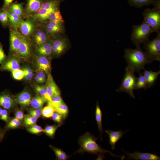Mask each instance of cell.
Returning a JSON list of instances; mask_svg holds the SVG:
<instances>
[{"mask_svg":"<svg viewBox=\"0 0 160 160\" xmlns=\"http://www.w3.org/2000/svg\"><path fill=\"white\" fill-rule=\"evenodd\" d=\"M35 28L34 22L29 19L25 20L22 19L18 28L22 35L27 37L33 34Z\"/></svg>","mask_w":160,"mask_h":160,"instance_id":"10","label":"cell"},{"mask_svg":"<svg viewBox=\"0 0 160 160\" xmlns=\"http://www.w3.org/2000/svg\"><path fill=\"white\" fill-rule=\"evenodd\" d=\"M47 100L40 95H37L31 99L30 105L34 109L41 108Z\"/></svg>","mask_w":160,"mask_h":160,"instance_id":"28","label":"cell"},{"mask_svg":"<svg viewBox=\"0 0 160 160\" xmlns=\"http://www.w3.org/2000/svg\"><path fill=\"white\" fill-rule=\"evenodd\" d=\"M131 6L140 8L144 6L154 5L156 0H127Z\"/></svg>","mask_w":160,"mask_h":160,"instance_id":"25","label":"cell"},{"mask_svg":"<svg viewBox=\"0 0 160 160\" xmlns=\"http://www.w3.org/2000/svg\"><path fill=\"white\" fill-rule=\"evenodd\" d=\"M67 47V41L63 38H57L52 41V53L56 56L63 53Z\"/></svg>","mask_w":160,"mask_h":160,"instance_id":"8","label":"cell"},{"mask_svg":"<svg viewBox=\"0 0 160 160\" xmlns=\"http://www.w3.org/2000/svg\"><path fill=\"white\" fill-rule=\"evenodd\" d=\"M34 79H35V81H36V82L38 83H43L42 81L40 79V78L37 75H36L35 76L34 78Z\"/></svg>","mask_w":160,"mask_h":160,"instance_id":"53","label":"cell"},{"mask_svg":"<svg viewBox=\"0 0 160 160\" xmlns=\"http://www.w3.org/2000/svg\"><path fill=\"white\" fill-rule=\"evenodd\" d=\"M21 124L20 121L15 118L11 119L7 122L6 128L7 129L16 128L20 126Z\"/></svg>","mask_w":160,"mask_h":160,"instance_id":"38","label":"cell"},{"mask_svg":"<svg viewBox=\"0 0 160 160\" xmlns=\"http://www.w3.org/2000/svg\"><path fill=\"white\" fill-rule=\"evenodd\" d=\"M37 75L39 77L43 83L46 81V76L44 72L42 71H38Z\"/></svg>","mask_w":160,"mask_h":160,"instance_id":"48","label":"cell"},{"mask_svg":"<svg viewBox=\"0 0 160 160\" xmlns=\"http://www.w3.org/2000/svg\"><path fill=\"white\" fill-rule=\"evenodd\" d=\"M15 105V100L9 93L6 91L0 92V107L9 110Z\"/></svg>","mask_w":160,"mask_h":160,"instance_id":"13","label":"cell"},{"mask_svg":"<svg viewBox=\"0 0 160 160\" xmlns=\"http://www.w3.org/2000/svg\"><path fill=\"white\" fill-rule=\"evenodd\" d=\"M44 0H27L25 8L26 12L29 14L35 13L40 8Z\"/></svg>","mask_w":160,"mask_h":160,"instance_id":"20","label":"cell"},{"mask_svg":"<svg viewBox=\"0 0 160 160\" xmlns=\"http://www.w3.org/2000/svg\"><path fill=\"white\" fill-rule=\"evenodd\" d=\"M6 131L0 128V142L2 140L5 134Z\"/></svg>","mask_w":160,"mask_h":160,"instance_id":"51","label":"cell"},{"mask_svg":"<svg viewBox=\"0 0 160 160\" xmlns=\"http://www.w3.org/2000/svg\"><path fill=\"white\" fill-rule=\"evenodd\" d=\"M24 78L27 81H30L32 79L33 74V73H29L26 72H24Z\"/></svg>","mask_w":160,"mask_h":160,"instance_id":"49","label":"cell"},{"mask_svg":"<svg viewBox=\"0 0 160 160\" xmlns=\"http://www.w3.org/2000/svg\"><path fill=\"white\" fill-rule=\"evenodd\" d=\"M6 8H7L9 21L12 27L15 29L17 30L18 28L21 21V18L11 12L8 9Z\"/></svg>","mask_w":160,"mask_h":160,"instance_id":"24","label":"cell"},{"mask_svg":"<svg viewBox=\"0 0 160 160\" xmlns=\"http://www.w3.org/2000/svg\"><path fill=\"white\" fill-rule=\"evenodd\" d=\"M34 88L35 91L40 95L45 98L48 102L51 101L52 99L47 94L45 86H40L36 84Z\"/></svg>","mask_w":160,"mask_h":160,"instance_id":"30","label":"cell"},{"mask_svg":"<svg viewBox=\"0 0 160 160\" xmlns=\"http://www.w3.org/2000/svg\"><path fill=\"white\" fill-rule=\"evenodd\" d=\"M61 0H44L40 8L47 9H59Z\"/></svg>","mask_w":160,"mask_h":160,"instance_id":"27","label":"cell"},{"mask_svg":"<svg viewBox=\"0 0 160 160\" xmlns=\"http://www.w3.org/2000/svg\"><path fill=\"white\" fill-rule=\"evenodd\" d=\"M7 59L3 48V46L0 43V64H2Z\"/></svg>","mask_w":160,"mask_h":160,"instance_id":"46","label":"cell"},{"mask_svg":"<svg viewBox=\"0 0 160 160\" xmlns=\"http://www.w3.org/2000/svg\"><path fill=\"white\" fill-rule=\"evenodd\" d=\"M61 125V124H60L57 125L47 126L44 129V132L49 136L52 137L54 135L57 129Z\"/></svg>","mask_w":160,"mask_h":160,"instance_id":"36","label":"cell"},{"mask_svg":"<svg viewBox=\"0 0 160 160\" xmlns=\"http://www.w3.org/2000/svg\"><path fill=\"white\" fill-rule=\"evenodd\" d=\"M14 0H4V8H7L11 4Z\"/></svg>","mask_w":160,"mask_h":160,"instance_id":"50","label":"cell"},{"mask_svg":"<svg viewBox=\"0 0 160 160\" xmlns=\"http://www.w3.org/2000/svg\"><path fill=\"white\" fill-rule=\"evenodd\" d=\"M41 108H36L30 110L29 111V114L30 116L38 119L41 115Z\"/></svg>","mask_w":160,"mask_h":160,"instance_id":"43","label":"cell"},{"mask_svg":"<svg viewBox=\"0 0 160 160\" xmlns=\"http://www.w3.org/2000/svg\"><path fill=\"white\" fill-rule=\"evenodd\" d=\"M57 158L59 160H65L67 159L68 156L66 154L61 150L51 146Z\"/></svg>","mask_w":160,"mask_h":160,"instance_id":"39","label":"cell"},{"mask_svg":"<svg viewBox=\"0 0 160 160\" xmlns=\"http://www.w3.org/2000/svg\"><path fill=\"white\" fill-rule=\"evenodd\" d=\"M125 71L121 84L116 91L118 92L127 93L130 97L135 98L133 91L137 77L135 74V71L129 66L126 68Z\"/></svg>","mask_w":160,"mask_h":160,"instance_id":"4","label":"cell"},{"mask_svg":"<svg viewBox=\"0 0 160 160\" xmlns=\"http://www.w3.org/2000/svg\"><path fill=\"white\" fill-rule=\"evenodd\" d=\"M16 53L19 57L24 59H27L31 56V44L26 38L23 36L20 45Z\"/></svg>","mask_w":160,"mask_h":160,"instance_id":"7","label":"cell"},{"mask_svg":"<svg viewBox=\"0 0 160 160\" xmlns=\"http://www.w3.org/2000/svg\"><path fill=\"white\" fill-rule=\"evenodd\" d=\"M8 119L9 113L8 110L4 108L2 109L0 116V119L7 122Z\"/></svg>","mask_w":160,"mask_h":160,"instance_id":"44","label":"cell"},{"mask_svg":"<svg viewBox=\"0 0 160 160\" xmlns=\"http://www.w3.org/2000/svg\"><path fill=\"white\" fill-rule=\"evenodd\" d=\"M48 102V105L52 106L55 111L59 105L64 103L60 94L55 95L52 98L51 101Z\"/></svg>","mask_w":160,"mask_h":160,"instance_id":"32","label":"cell"},{"mask_svg":"<svg viewBox=\"0 0 160 160\" xmlns=\"http://www.w3.org/2000/svg\"><path fill=\"white\" fill-rule=\"evenodd\" d=\"M57 9H47L40 8L37 12L34 13L33 18L37 20L42 21L48 19L50 14L53 11Z\"/></svg>","mask_w":160,"mask_h":160,"instance_id":"23","label":"cell"},{"mask_svg":"<svg viewBox=\"0 0 160 160\" xmlns=\"http://www.w3.org/2000/svg\"><path fill=\"white\" fill-rule=\"evenodd\" d=\"M48 19L50 21L63 22V20L59 9L51 12L49 15Z\"/></svg>","mask_w":160,"mask_h":160,"instance_id":"33","label":"cell"},{"mask_svg":"<svg viewBox=\"0 0 160 160\" xmlns=\"http://www.w3.org/2000/svg\"><path fill=\"white\" fill-rule=\"evenodd\" d=\"M55 112V111L54 108L51 106L48 105L41 110V114L44 117L48 118L52 117Z\"/></svg>","mask_w":160,"mask_h":160,"instance_id":"35","label":"cell"},{"mask_svg":"<svg viewBox=\"0 0 160 160\" xmlns=\"http://www.w3.org/2000/svg\"><path fill=\"white\" fill-rule=\"evenodd\" d=\"M55 112L61 115L63 118H65L68 114V108L67 105L63 103L57 107Z\"/></svg>","mask_w":160,"mask_h":160,"instance_id":"37","label":"cell"},{"mask_svg":"<svg viewBox=\"0 0 160 160\" xmlns=\"http://www.w3.org/2000/svg\"><path fill=\"white\" fill-rule=\"evenodd\" d=\"M105 131L109 137V143L111 146V149L114 150L116 143L122 137L124 133L126 132L127 131H122L121 130L118 131H113L109 130H105Z\"/></svg>","mask_w":160,"mask_h":160,"instance_id":"17","label":"cell"},{"mask_svg":"<svg viewBox=\"0 0 160 160\" xmlns=\"http://www.w3.org/2000/svg\"><path fill=\"white\" fill-rule=\"evenodd\" d=\"M12 73L13 78L16 80H20L24 78V73L23 70L19 69L14 70Z\"/></svg>","mask_w":160,"mask_h":160,"instance_id":"41","label":"cell"},{"mask_svg":"<svg viewBox=\"0 0 160 160\" xmlns=\"http://www.w3.org/2000/svg\"><path fill=\"white\" fill-rule=\"evenodd\" d=\"M52 117V120L55 122L59 124L62 123L63 117L57 112H55Z\"/></svg>","mask_w":160,"mask_h":160,"instance_id":"45","label":"cell"},{"mask_svg":"<svg viewBox=\"0 0 160 160\" xmlns=\"http://www.w3.org/2000/svg\"><path fill=\"white\" fill-rule=\"evenodd\" d=\"M102 113L99 106L98 102L97 103L95 110V119L98 127L99 131L100 133L101 139L102 140V134L103 129L102 127Z\"/></svg>","mask_w":160,"mask_h":160,"instance_id":"26","label":"cell"},{"mask_svg":"<svg viewBox=\"0 0 160 160\" xmlns=\"http://www.w3.org/2000/svg\"><path fill=\"white\" fill-rule=\"evenodd\" d=\"M124 57L129 66L135 71L138 72L141 70L145 69L146 64L152 61L148 58L145 53L140 46L137 47L135 49H126L124 50Z\"/></svg>","mask_w":160,"mask_h":160,"instance_id":"1","label":"cell"},{"mask_svg":"<svg viewBox=\"0 0 160 160\" xmlns=\"http://www.w3.org/2000/svg\"><path fill=\"white\" fill-rule=\"evenodd\" d=\"M153 40L144 43L145 52L148 59L151 61H160V32Z\"/></svg>","mask_w":160,"mask_h":160,"instance_id":"5","label":"cell"},{"mask_svg":"<svg viewBox=\"0 0 160 160\" xmlns=\"http://www.w3.org/2000/svg\"><path fill=\"white\" fill-rule=\"evenodd\" d=\"M23 35L17 30L11 29L10 33V50L16 53L20 45Z\"/></svg>","mask_w":160,"mask_h":160,"instance_id":"11","label":"cell"},{"mask_svg":"<svg viewBox=\"0 0 160 160\" xmlns=\"http://www.w3.org/2000/svg\"><path fill=\"white\" fill-rule=\"evenodd\" d=\"M48 34L47 32L39 29L35 33L34 40L35 44L39 46L48 41Z\"/></svg>","mask_w":160,"mask_h":160,"instance_id":"21","label":"cell"},{"mask_svg":"<svg viewBox=\"0 0 160 160\" xmlns=\"http://www.w3.org/2000/svg\"><path fill=\"white\" fill-rule=\"evenodd\" d=\"M2 109H3L1 107H0V116L1 113V112L2 111Z\"/></svg>","mask_w":160,"mask_h":160,"instance_id":"54","label":"cell"},{"mask_svg":"<svg viewBox=\"0 0 160 160\" xmlns=\"http://www.w3.org/2000/svg\"><path fill=\"white\" fill-rule=\"evenodd\" d=\"M31 100V96L30 93L27 90H24L17 95L16 100L17 103L23 107L29 105Z\"/></svg>","mask_w":160,"mask_h":160,"instance_id":"18","label":"cell"},{"mask_svg":"<svg viewBox=\"0 0 160 160\" xmlns=\"http://www.w3.org/2000/svg\"><path fill=\"white\" fill-rule=\"evenodd\" d=\"M128 156V159L140 160H159L160 156L155 154L149 153H141L135 151L132 153L122 150Z\"/></svg>","mask_w":160,"mask_h":160,"instance_id":"9","label":"cell"},{"mask_svg":"<svg viewBox=\"0 0 160 160\" xmlns=\"http://www.w3.org/2000/svg\"><path fill=\"white\" fill-rule=\"evenodd\" d=\"M97 138L89 132H87L81 136L79 140V144L80 147L79 152H87L95 154L109 153L113 156L120 157L121 159L124 158V156H118L113 154L110 151L106 150L102 148L96 142Z\"/></svg>","mask_w":160,"mask_h":160,"instance_id":"2","label":"cell"},{"mask_svg":"<svg viewBox=\"0 0 160 160\" xmlns=\"http://www.w3.org/2000/svg\"><path fill=\"white\" fill-rule=\"evenodd\" d=\"M144 21L151 28L153 32L160 31V9L154 8L145 9L142 13Z\"/></svg>","mask_w":160,"mask_h":160,"instance_id":"6","label":"cell"},{"mask_svg":"<svg viewBox=\"0 0 160 160\" xmlns=\"http://www.w3.org/2000/svg\"><path fill=\"white\" fill-rule=\"evenodd\" d=\"M23 70V71L29 73H33L32 70L29 67H27L25 68Z\"/></svg>","mask_w":160,"mask_h":160,"instance_id":"52","label":"cell"},{"mask_svg":"<svg viewBox=\"0 0 160 160\" xmlns=\"http://www.w3.org/2000/svg\"><path fill=\"white\" fill-rule=\"evenodd\" d=\"M9 21L7 8H3L0 9V22L3 26H6Z\"/></svg>","mask_w":160,"mask_h":160,"instance_id":"34","label":"cell"},{"mask_svg":"<svg viewBox=\"0 0 160 160\" xmlns=\"http://www.w3.org/2000/svg\"><path fill=\"white\" fill-rule=\"evenodd\" d=\"M36 63L39 71H42L47 75L50 73L51 64L47 57L41 55L37 56Z\"/></svg>","mask_w":160,"mask_h":160,"instance_id":"16","label":"cell"},{"mask_svg":"<svg viewBox=\"0 0 160 160\" xmlns=\"http://www.w3.org/2000/svg\"><path fill=\"white\" fill-rule=\"evenodd\" d=\"M45 87L49 96L51 98L55 95L60 94V92L50 73L47 75Z\"/></svg>","mask_w":160,"mask_h":160,"instance_id":"15","label":"cell"},{"mask_svg":"<svg viewBox=\"0 0 160 160\" xmlns=\"http://www.w3.org/2000/svg\"><path fill=\"white\" fill-rule=\"evenodd\" d=\"M24 114L23 112L20 110H17L15 113V118L20 121L23 120L24 118Z\"/></svg>","mask_w":160,"mask_h":160,"instance_id":"47","label":"cell"},{"mask_svg":"<svg viewBox=\"0 0 160 160\" xmlns=\"http://www.w3.org/2000/svg\"><path fill=\"white\" fill-rule=\"evenodd\" d=\"M37 119L31 116H26L24 120V124L26 126H31L35 124Z\"/></svg>","mask_w":160,"mask_h":160,"instance_id":"42","label":"cell"},{"mask_svg":"<svg viewBox=\"0 0 160 160\" xmlns=\"http://www.w3.org/2000/svg\"><path fill=\"white\" fill-rule=\"evenodd\" d=\"M20 69L19 60L15 57H10L6 59L0 66V71L12 72Z\"/></svg>","mask_w":160,"mask_h":160,"instance_id":"12","label":"cell"},{"mask_svg":"<svg viewBox=\"0 0 160 160\" xmlns=\"http://www.w3.org/2000/svg\"><path fill=\"white\" fill-rule=\"evenodd\" d=\"M23 3H14L10 5L8 9L14 14L21 18L23 15Z\"/></svg>","mask_w":160,"mask_h":160,"instance_id":"29","label":"cell"},{"mask_svg":"<svg viewBox=\"0 0 160 160\" xmlns=\"http://www.w3.org/2000/svg\"><path fill=\"white\" fill-rule=\"evenodd\" d=\"M144 70L143 74L146 82L147 88H150L155 83L160 74V71L155 72L152 70L147 71L145 69Z\"/></svg>","mask_w":160,"mask_h":160,"instance_id":"19","label":"cell"},{"mask_svg":"<svg viewBox=\"0 0 160 160\" xmlns=\"http://www.w3.org/2000/svg\"><path fill=\"white\" fill-rule=\"evenodd\" d=\"M37 51L40 55L46 57L50 56L52 53V41L48 40L42 44L37 47Z\"/></svg>","mask_w":160,"mask_h":160,"instance_id":"22","label":"cell"},{"mask_svg":"<svg viewBox=\"0 0 160 160\" xmlns=\"http://www.w3.org/2000/svg\"><path fill=\"white\" fill-rule=\"evenodd\" d=\"M153 33L150 26L144 21L139 25H133L132 31L131 36V40L132 43L137 47L149 40V38Z\"/></svg>","mask_w":160,"mask_h":160,"instance_id":"3","label":"cell"},{"mask_svg":"<svg viewBox=\"0 0 160 160\" xmlns=\"http://www.w3.org/2000/svg\"><path fill=\"white\" fill-rule=\"evenodd\" d=\"M63 23L50 21L46 25V31L52 36L61 33L63 32Z\"/></svg>","mask_w":160,"mask_h":160,"instance_id":"14","label":"cell"},{"mask_svg":"<svg viewBox=\"0 0 160 160\" xmlns=\"http://www.w3.org/2000/svg\"><path fill=\"white\" fill-rule=\"evenodd\" d=\"M139 76L137 78L135 87V89L137 90L143 88L145 89L147 88L146 80L143 75L140 72H138Z\"/></svg>","mask_w":160,"mask_h":160,"instance_id":"31","label":"cell"},{"mask_svg":"<svg viewBox=\"0 0 160 160\" xmlns=\"http://www.w3.org/2000/svg\"><path fill=\"white\" fill-rule=\"evenodd\" d=\"M27 130L29 132L33 134L44 132V129L41 127L35 124L28 128Z\"/></svg>","mask_w":160,"mask_h":160,"instance_id":"40","label":"cell"}]
</instances>
